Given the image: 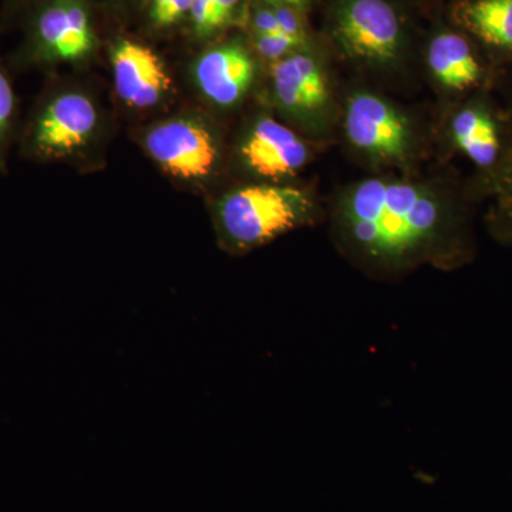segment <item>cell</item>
Wrapping results in <instances>:
<instances>
[{"label": "cell", "instance_id": "6da1fadb", "mask_svg": "<svg viewBox=\"0 0 512 512\" xmlns=\"http://www.w3.org/2000/svg\"><path fill=\"white\" fill-rule=\"evenodd\" d=\"M335 229L343 251L376 274L424 264L454 269L474 254L464 205L412 180L375 177L352 185L336 205Z\"/></svg>", "mask_w": 512, "mask_h": 512}, {"label": "cell", "instance_id": "7a4b0ae2", "mask_svg": "<svg viewBox=\"0 0 512 512\" xmlns=\"http://www.w3.org/2000/svg\"><path fill=\"white\" fill-rule=\"evenodd\" d=\"M315 201L293 185L254 184L237 188L215 202L212 221L218 242L231 254L264 247L282 235L311 224Z\"/></svg>", "mask_w": 512, "mask_h": 512}, {"label": "cell", "instance_id": "3957f363", "mask_svg": "<svg viewBox=\"0 0 512 512\" xmlns=\"http://www.w3.org/2000/svg\"><path fill=\"white\" fill-rule=\"evenodd\" d=\"M148 157L190 185H204L220 171L222 147L214 126L195 111H184L148 127L141 138Z\"/></svg>", "mask_w": 512, "mask_h": 512}, {"label": "cell", "instance_id": "277c9868", "mask_svg": "<svg viewBox=\"0 0 512 512\" xmlns=\"http://www.w3.org/2000/svg\"><path fill=\"white\" fill-rule=\"evenodd\" d=\"M103 119L97 101L82 90H63L47 100L30 131V147L43 160H67L93 146Z\"/></svg>", "mask_w": 512, "mask_h": 512}, {"label": "cell", "instance_id": "5b68a950", "mask_svg": "<svg viewBox=\"0 0 512 512\" xmlns=\"http://www.w3.org/2000/svg\"><path fill=\"white\" fill-rule=\"evenodd\" d=\"M345 131L352 147L375 163L402 165L413 157L412 124L377 94L360 92L349 97Z\"/></svg>", "mask_w": 512, "mask_h": 512}, {"label": "cell", "instance_id": "8992f818", "mask_svg": "<svg viewBox=\"0 0 512 512\" xmlns=\"http://www.w3.org/2000/svg\"><path fill=\"white\" fill-rule=\"evenodd\" d=\"M336 37L346 55L362 62H393L402 46V28L383 0H348L339 9Z\"/></svg>", "mask_w": 512, "mask_h": 512}, {"label": "cell", "instance_id": "52a82bcc", "mask_svg": "<svg viewBox=\"0 0 512 512\" xmlns=\"http://www.w3.org/2000/svg\"><path fill=\"white\" fill-rule=\"evenodd\" d=\"M237 151L245 170L274 183L298 174L311 158L309 147L295 131L268 116L258 117L248 127Z\"/></svg>", "mask_w": 512, "mask_h": 512}, {"label": "cell", "instance_id": "ba28073f", "mask_svg": "<svg viewBox=\"0 0 512 512\" xmlns=\"http://www.w3.org/2000/svg\"><path fill=\"white\" fill-rule=\"evenodd\" d=\"M276 107L298 123H312L330 107L328 76L315 57L293 52L272 64Z\"/></svg>", "mask_w": 512, "mask_h": 512}, {"label": "cell", "instance_id": "9c48e42d", "mask_svg": "<svg viewBox=\"0 0 512 512\" xmlns=\"http://www.w3.org/2000/svg\"><path fill=\"white\" fill-rule=\"evenodd\" d=\"M110 60L117 96L126 106L153 109L170 96L173 79L150 47L121 39L111 49Z\"/></svg>", "mask_w": 512, "mask_h": 512}, {"label": "cell", "instance_id": "30bf717a", "mask_svg": "<svg viewBox=\"0 0 512 512\" xmlns=\"http://www.w3.org/2000/svg\"><path fill=\"white\" fill-rule=\"evenodd\" d=\"M255 76L254 57L241 43L212 47L192 66V80L198 92L221 109L241 103L251 90Z\"/></svg>", "mask_w": 512, "mask_h": 512}, {"label": "cell", "instance_id": "8fae6325", "mask_svg": "<svg viewBox=\"0 0 512 512\" xmlns=\"http://www.w3.org/2000/svg\"><path fill=\"white\" fill-rule=\"evenodd\" d=\"M94 45L89 13L80 0H53L37 18V55L42 60L82 62Z\"/></svg>", "mask_w": 512, "mask_h": 512}, {"label": "cell", "instance_id": "7c38bea8", "mask_svg": "<svg viewBox=\"0 0 512 512\" xmlns=\"http://www.w3.org/2000/svg\"><path fill=\"white\" fill-rule=\"evenodd\" d=\"M454 147L485 177L497 167L503 153V119L483 94L471 97L457 109L450 123Z\"/></svg>", "mask_w": 512, "mask_h": 512}, {"label": "cell", "instance_id": "4fadbf2b", "mask_svg": "<svg viewBox=\"0 0 512 512\" xmlns=\"http://www.w3.org/2000/svg\"><path fill=\"white\" fill-rule=\"evenodd\" d=\"M427 63L434 79L447 92L480 94L487 84V67L466 37L441 33L430 42Z\"/></svg>", "mask_w": 512, "mask_h": 512}, {"label": "cell", "instance_id": "5bb4252c", "mask_svg": "<svg viewBox=\"0 0 512 512\" xmlns=\"http://www.w3.org/2000/svg\"><path fill=\"white\" fill-rule=\"evenodd\" d=\"M503 153L490 174L478 178L476 192L487 202L485 222L498 241L512 248V94L501 111Z\"/></svg>", "mask_w": 512, "mask_h": 512}, {"label": "cell", "instance_id": "9a60e30c", "mask_svg": "<svg viewBox=\"0 0 512 512\" xmlns=\"http://www.w3.org/2000/svg\"><path fill=\"white\" fill-rule=\"evenodd\" d=\"M454 18L488 49L512 56V0H463Z\"/></svg>", "mask_w": 512, "mask_h": 512}, {"label": "cell", "instance_id": "2e32d148", "mask_svg": "<svg viewBox=\"0 0 512 512\" xmlns=\"http://www.w3.org/2000/svg\"><path fill=\"white\" fill-rule=\"evenodd\" d=\"M301 46V43L284 35H255L256 52L265 59L271 60V62H276L282 57L291 55Z\"/></svg>", "mask_w": 512, "mask_h": 512}, {"label": "cell", "instance_id": "e0dca14e", "mask_svg": "<svg viewBox=\"0 0 512 512\" xmlns=\"http://www.w3.org/2000/svg\"><path fill=\"white\" fill-rule=\"evenodd\" d=\"M15 94L10 86L8 77L0 69V147L8 137L15 117Z\"/></svg>", "mask_w": 512, "mask_h": 512}, {"label": "cell", "instance_id": "ac0fdd59", "mask_svg": "<svg viewBox=\"0 0 512 512\" xmlns=\"http://www.w3.org/2000/svg\"><path fill=\"white\" fill-rule=\"evenodd\" d=\"M272 10H274L275 18L278 20L282 33L303 45L305 43V32H303L301 20L296 16L295 10L291 6L284 5V3H276Z\"/></svg>", "mask_w": 512, "mask_h": 512}, {"label": "cell", "instance_id": "d6986e66", "mask_svg": "<svg viewBox=\"0 0 512 512\" xmlns=\"http://www.w3.org/2000/svg\"><path fill=\"white\" fill-rule=\"evenodd\" d=\"M212 9H214V0H194L190 16L197 35H210Z\"/></svg>", "mask_w": 512, "mask_h": 512}, {"label": "cell", "instance_id": "ffe728a7", "mask_svg": "<svg viewBox=\"0 0 512 512\" xmlns=\"http://www.w3.org/2000/svg\"><path fill=\"white\" fill-rule=\"evenodd\" d=\"M252 25H254L255 35H284L281 28H279L278 20H276L272 8H262V6L256 8Z\"/></svg>", "mask_w": 512, "mask_h": 512}, {"label": "cell", "instance_id": "44dd1931", "mask_svg": "<svg viewBox=\"0 0 512 512\" xmlns=\"http://www.w3.org/2000/svg\"><path fill=\"white\" fill-rule=\"evenodd\" d=\"M239 0H214V9H212L210 33L220 29L225 23L231 20L235 10H237Z\"/></svg>", "mask_w": 512, "mask_h": 512}, {"label": "cell", "instance_id": "7402d4cb", "mask_svg": "<svg viewBox=\"0 0 512 512\" xmlns=\"http://www.w3.org/2000/svg\"><path fill=\"white\" fill-rule=\"evenodd\" d=\"M174 0H151L150 18L157 29H164L165 19Z\"/></svg>", "mask_w": 512, "mask_h": 512}, {"label": "cell", "instance_id": "603a6c76", "mask_svg": "<svg viewBox=\"0 0 512 512\" xmlns=\"http://www.w3.org/2000/svg\"><path fill=\"white\" fill-rule=\"evenodd\" d=\"M275 3H284V5L291 6L293 9H302L301 2L299 0H274Z\"/></svg>", "mask_w": 512, "mask_h": 512}, {"label": "cell", "instance_id": "cb8c5ba5", "mask_svg": "<svg viewBox=\"0 0 512 512\" xmlns=\"http://www.w3.org/2000/svg\"><path fill=\"white\" fill-rule=\"evenodd\" d=\"M299 2H301L302 8H303V6L306 5V2H308V0H299Z\"/></svg>", "mask_w": 512, "mask_h": 512}]
</instances>
